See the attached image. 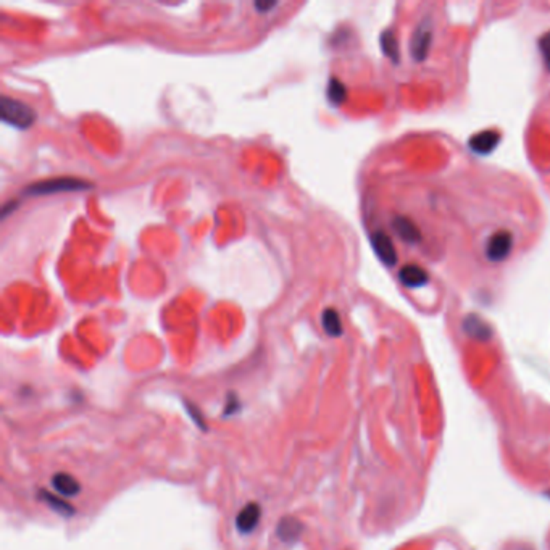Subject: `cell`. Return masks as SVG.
Returning <instances> with one entry per match:
<instances>
[{
	"mask_svg": "<svg viewBox=\"0 0 550 550\" xmlns=\"http://www.w3.org/2000/svg\"><path fill=\"white\" fill-rule=\"evenodd\" d=\"M34 108L25 104V102L12 99V97L3 95L0 99V118L3 123L15 126L18 129L31 128L36 122Z\"/></svg>",
	"mask_w": 550,
	"mask_h": 550,
	"instance_id": "obj_1",
	"label": "cell"
},
{
	"mask_svg": "<svg viewBox=\"0 0 550 550\" xmlns=\"http://www.w3.org/2000/svg\"><path fill=\"white\" fill-rule=\"evenodd\" d=\"M92 186L89 183L82 181L76 178H57L50 181H43L31 184L25 189L27 197H39V196H50V194L58 192H75V191H87Z\"/></svg>",
	"mask_w": 550,
	"mask_h": 550,
	"instance_id": "obj_2",
	"label": "cell"
},
{
	"mask_svg": "<svg viewBox=\"0 0 550 550\" xmlns=\"http://www.w3.org/2000/svg\"><path fill=\"white\" fill-rule=\"evenodd\" d=\"M513 238L508 231L496 233L486 244V257L489 262H502L512 251Z\"/></svg>",
	"mask_w": 550,
	"mask_h": 550,
	"instance_id": "obj_3",
	"label": "cell"
},
{
	"mask_svg": "<svg viewBox=\"0 0 550 550\" xmlns=\"http://www.w3.org/2000/svg\"><path fill=\"white\" fill-rule=\"evenodd\" d=\"M262 518V507L257 502L247 503L246 507L240 508V512L236 516V528L240 534H251L257 529Z\"/></svg>",
	"mask_w": 550,
	"mask_h": 550,
	"instance_id": "obj_4",
	"label": "cell"
},
{
	"mask_svg": "<svg viewBox=\"0 0 550 550\" xmlns=\"http://www.w3.org/2000/svg\"><path fill=\"white\" fill-rule=\"evenodd\" d=\"M371 244L376 255L380 257V260L385 263V265L387 266L394 265L397 262V252L389 236L385 233H374L371 236Z\"/></svg>",
	"mask_w": 550,
	"mask_h": 550,
	"instance_id": "obj_5",
	"label": "cell"
},
{
	"mask_svg": "<svg viewBox=\"0 0 550 550\" xmlns=\"http://www.w3.org/2000/svg\"><path fill=\"white\" fill-rule=\"evenodd\" d=\"M303 533L302 521L295 518V516H284L279 520L278 528H276V534L283 542L293 544L297 540Z\"/></svg>",
	"mask_w": 550,
	"mask_h": 550,
	"instance_id": "obj_6",
	"label": "cell"
},
{
	"mask_svg": "<svg viewBox=\"0 0 550 550\" xmlns=\"http://www.w3.org/2000/svg\"><path fill=\"white\" fill-rule=\"evenodd\" d=\"M399 279L402 284L406 286V288L417 289L428 283L429 276L428 273L418 265H406L399 271Z\"/></svg>",
	"mask_w": 550,
	"mask_h": 550,
	"instance_id": "obj_7",
	"label": "cell"
},
{
	"mask_svg": "<svg viewBox=\"0 0 550 550\" xmlns=\"http://www.w3.org/2000/svg\"><path fill=\"white\" fill-rule=\"evenodd\" d=\"M499 139H501V134L494 131V129H489V131H483L471 137L470 147L476 154H489V152L496 149Z\"/></svg>",
	"mask_w": 550,
	"mask_h": 550,
	"instance_id": "obj_8",
	"label": "cell"
},
{
	"mask_svg": "<svg viewBox=\"0 0 550 550\" xmlns=\"http://www.w3.org/2000/svg\"><path fill=\"white\" fill-rule=\"evenodd\" d=\"M52 486L55 491H57L60 496L63 497H75L76 494H80L81 486L80 483L73 478L71 474L68 473H57L54 474L52 478Z\"/></svg>",
	"mask_w": 550,
	"mask_h": 550,
	"instance_id": "obj_9",
	"label": "cell"
},
{
	"mask_svg": "<svg viewBox=\"0 0 550 550\" xmlns=\"http://www.w3.org/2000/svg\"><path fill=\"white\" fill-rule=\"evenodd\" d=\"M463 330L470 337H473V339H478V341H488V339H491V336H492L491 328H489L486 323L481 320V318L474 317V315L466 318L463 323Z\"/></svg>",
	"mask_w": 550,
	"mask_h": 550,
	"instance_id": "obj_10",
	"label": "cell"
},
{
	"mask_svg": "<svg viewBox=\"0 0 550 550\" xmlns=\"http://www.w3.org/2000/svg\"><path fill=\"white\" fill-rule=\"evenodd\" d=\"M392 228L396 229V234L404 240V242L415 244L420 240V231L417 229V226L411 223L410 220L402 218V216H397V218L392 221Z\"/></svg>",
	"mask_w": 550,
	"mask_h": 550,
	"instance_id": "obj_11",
	"label": "cell"
},
{
	"mask_svg": "<svg viewBox=\"0 0 550 550\" xmlns=\"http://www.w3.org/2000/svg\"><path fill=\"white\" fill-rule=\"evenodd\" d=\"M321 325L323 330L326 331L328 336L331 337H339L344 332V328H342V321L337 310L334 308H326L321 315Z\"/></svg>",
	"mask_w": 550,
	"mask_h": 550,
	"instance_id": "obj_12",
	"label": "cell"
},
{
	"mask_svg": "<svg viewBox=\"0 0 550 550\" xmlns=\"http://www.w3.org/2000/svg\"><path fill=\"white\" fill-rule=\"evenodd\" d=\"M429 43H431V32L423 30V27H418L413 39H411V55L417 60H423L426 57Z\"/></svg>",
	"mask_w": 550,
	"mask_h": 550,
	"instance_id": "obj_13",
	"label": "cell"
},
{
	"mask_svg": "<svg viewBox=\"0 0 550 550\" xmlns=\"http://www.w3.org/2000/svg\"><path fill=\"white\" fill-rule=\"evenodd\" d=\"M41 496H43L41 499H43V501L47 503V505L52 508V510L58 512L60 515L70 516V515H73V513H75V508H73L68 502H65V499L55 497V496H52V494H49L45 491H41Z\"/></svg>",
	"mask_w": 550,
	"mask_h": 550,
	"instance_id": "obj_14",
	"label": "cell"
},
{
	"mask_svg": "<svg viewBox=\"0 0 550 550\" xmlns=\"http://www.w3.org/2000/svg\"><path fill=\"white\" fill-rule=\"evenodd\" d=\"M345 95H347L345 86L342 84L339 80L332 78L330 81V86H328V99H330L334 105H339L345 100Z\"/></svg>",
	"mask_w": 550,
	"mask_h": 550,
	"instance_id": "obj_15",
	"label": "cell"
},
{
	"mask_svg": "<svg viewBox=\"0 0 550 550\" xmlns=\"http://www.w3.org/2000/svg\"><path fill=\"white\" fill-rule=\"evenodd\" d=\"M381 45H382V50H385L386 55H389L392 60H396L397 62V44H396V39L392 38L391 32H385L381 38Z\"/></svg>",
	"mask_w": 550,
	"mask_h": 550,
	"instance_id": "obj_16",
	"label": "cell"
},
{
	"mask_svg": "<svg viewBox=\"0 0 550 550\" xmlns=\"http://www.w3.org/2000/svg\"><path fill=\"white\" fill-rule=\"evenodd\" d=\"M539 49L540 55L544 58V65L547 70H550V31L545 32L542 38L539 39Z\"/></svg>",
	"mask_w": 550,
	"mask_h": 550,
	"instance_id": "obj_17",
	"label": "cell"
},
{
	"mask_svg": "<svg viewBox=\"0 0 550 550\" xmlns=\"http://www.w3.org/2000/svg\"><path fill=\"white\" fill-rule=\"evenodd\" d=\"M278 3L276 2H255V8L260 13H266L268 10H271V8H275Z\"/></svg>",
	"mask_w": 550,
	"mask_h": 550,
	"instance_id": "obj_18",
	"label": "cell"
},
{
	"mask_svg": "<svg viewBox=\"0 0 550 550\" xmlns=\"http://www.w3.org/2000/svg\"><path fill=\"white\" fill-rule=\"evenodd\" d=\"M187 410H189V413H191V417L194 418V422H196L202 429H205V426L202 424V417H200V415H197L196 405H187Z\"/></svg>",
	"mask_w": 550,
	"mask_h": 550,
	"instance_id": "obj_19",
	"label": "cell"
},
{
	"mask_svg": "<svg viewBox=\"0 0 550 550\" xmlns=\"http://www.w3.org/2000/svg\"><path fill=\"white\" fill-rule=\"evenodd\" d=\"M236 400H238V399H236V396L233 394V402H228V405H226V406H228V409H226V411H225L226 417H228V415H231V413H234L236 409L239 406V404Z\"/></svg>",
	"mask_w": 550,
	"mask_h": 550,
	"instance_id": "obj_20",
	"label": "cell"
}]
</instances>
